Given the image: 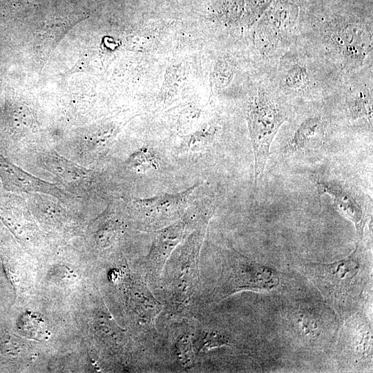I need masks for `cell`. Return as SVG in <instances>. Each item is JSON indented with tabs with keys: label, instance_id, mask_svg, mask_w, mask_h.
Instances as JSON below:
<instances>
[{
	"label": "cell",
	"instance_id": "4fadbf2b",
	"mask_svg": "<svg viewBox=\"0 0 373 373\" xmlns=\"http://www.w3.org/2000/svg\"><path fill=\"white\" fill-rule=\"evenodd\" d=\"M230 338L224 334L212 329L198 332L193 339V349L198 352H205L211 349L229 345Z\"/></svg>",
	"mask_w": 373,
	"mask_h": 373
},
{
	"label": "cell",
	"instance_id": "5b68a950",
	"mask_svg": "<svg viewBox=\"0 0 373 373\" xmlns=\"http://www.w3.org/2000/svg\"><path fill=\"white\" fill-rule=\"evenodd\" d=\"M197 186L175 194H164L134 202L146 229H160L178 220Z\"/></svg>",
	"mask_w": 373,
	"mask_h": 373
},
{
	"label": "cell",
	"instance_id": "3957f363",
	"mask_svg": "<svg viewBox=\"0 0 373 373\" xmlns=\"http://www.w3.org/2000/svg\"><path fill=\"white\" fill-rule=\"evenodd\" d=\"M248 119L256 183L262 177L269 155L271 144L285 117L270 99L265 95H260L250 107Z\"/></svg>",
	"mask_w": 373,
	"mask_h": 373
},
{
	"label": "cell",
	"instance_id": "6da1fadb",
	"mask_svg": "<svg viewBox=\"0 0 373 373\" xmlns=\"http://www.w3.org/2000/svg\"><path fill=\"white\" fill-rule=\"evenodd\" d=\"M206 227L205 224L195 229L164 265L165 309L174 317H186L191 313L198 283L199 251Z\"/></svg>",
	"mask_w": 373,
	"mask_h": 373
},
{
	"label": "cell",
	"instance_id": "7c38bea8",
	"mask_svg": "<svg viewBox=\"0 0 373 373\" xmlns=\"http://www.w3.org/2000/svg\"><path fill=\"white\" fill-rule=\"evenodd\" d=\"M128 166L135 172L145 173L158 169L160 160L149 148L143 147L135 151L128 158Z\"/></svg>",
	"mask_w": 373,
	"mask_h": 373
},
{
	"label": "cell",
	"instance_id": "52a82bcc",
	"mask_svg": "<svg viewBox=\"0 0 373 373\" xmlns=\"http://www.w3.org/2000/svg\"><path fill=\"white\" fill-rule=\"evenodd\" d=\"M186 221L177 220L160 229L146 256L147 278L153 283L161 280L164 265L186 233Z\"/></svg>",
	"mask_w": 373,
	"mask_h": 373
},
{
	"label": "cell",
	"instance_id": "9c48e42d",
	"mask_svg": "<svg viewBox=\"0 0 373 373\" xmlns=\"http://www.w3.org/2000/svg\"><path fill=\"white\" fill-rule=\"evenodd\" d=\"M325 137V128L318 117L309 118L298 127L284 148L285 157H291L318 147Z\"/></svg>",
	"mask_w": 373,
	"mask_h": 373
},
{
	"label": "cell",
	"instance_id": "5bb4252c",
	"mask_svg": "<svg viewBox=\"0 0 373 373\" xmlns=\"http://www.w3.org/2000/svg\"><path fill=\"white\" fill-rule=\"evenodd\" d=\"M175 356L184 368L192 367L194 364V353L192 338L189 334H183L176 341Z\"/></svg>",
	"mask_w": 373,
	"mask_h": 373
},
{
	"label": "cell",
	"instance_id": "9a60e30c",
	"mask_svg": "<svg viewBox=\"0 0 373 373\" xmlns=\"http://www.w3.org/2000/svg\"><path fill=\"white\" fill-rule=\"evenodd\" d=\"M304 75L302 68H292L288 74L287 80H288L289 84L293 85L294 87H298L303 82Z\"/></svg>",
	"mask_w": 373,
	"mask_h": 373
},
{
	"label": "cell",
	"instance_id": "7a4b0ae2",
	"mask_svg": "<svg viewBox=\"0 0 373 373\" xmlns=\"http://www.w3.org/2000/svg\"><path fill=\"white\" fill-rule=\"evenodd\" d=\"M278 272L238 252L223 265L216 298L223 299L242 290L268 291L279 285Z\"/></svg>",
	"mask_w": 373,
	"mask_h": 373
},
{
	"label": "cell",
	"instance_id": "8992f818",
	"mask_svg": "<svg viewBox=\"0 0 373 373\" xmlns=\"http://www.w3.org/2000/svg\"><path fill=\"white\" fill-rule=\"evenodd\" d=\"M311 276L325 298L337 301L348 293L359 271V263L353 255L332 263L309 265Z\"/></svg>",
	"mask_w": 373,
	"mask_h": 373
},
{
	"label": "cell",
	"instance_id": "8fae6325",
	"mask_svg": "<svg viewBox=\"0 0 373 373\" xmlns=\"http://www.w3.org/2000/svg\"><path fill=\"white\" fill-rule=\"evenodd\" d=\"M18 329L23 335L37 341L47 340L50 335L42 318L31 312H27L21 317Z\"/></svg>",
	"mask_w": 373,
	"mask_h": 373
},
{
	"label": "cell",
	"instance_id": "277c9868",
	"mask_svg": "<svg viewBox=\"0 0 373 373\" xmlns=\"http://www.w3.org/2000/svg\"><path fill=\"white\" fill-rule=\"evenodd\" d=\"M316 188L320 195L331 197L336 210L352 221L357 234L361 238L366 221V206L364 195L352 184L338 180L317 178Z\"/></svg>",
	"mask_w": 373,
	"mask_h": 373
},
{
	"label": "cell",
	"instance_id": "30bf717a",
	"mask_svg": "<svg viewBox=\"0 0 373 373\" xmlns=\"http://www.w3.org/2000/svg\"><path fill=\"white\" fill-rule=\"evenodd\" d=\"M41 164L69 184L79 183L87 178L85 170L55 153H48L42 157Z\"/></svg>",
	"mask_w": 373,
	"mask_h": 373
},
{
	"label": "cell",
	"instance_id": "ba28073f",
	"mask_svg": "<svg viewBox=\"0 0 373 373\" xmlns=\"http://www.w3.org/2000/svg\"><path fill=\"white\" fill-rule=\"evenodd\" d=\"M0 172L6 182L16 190L28 193H45L59 198L66 195L57 185L23 171L1 156Z\"/></svg>",
	"mask_w": 373,
	"mask_h": 373
}]
</instances>
